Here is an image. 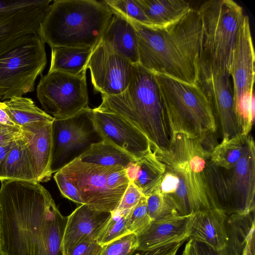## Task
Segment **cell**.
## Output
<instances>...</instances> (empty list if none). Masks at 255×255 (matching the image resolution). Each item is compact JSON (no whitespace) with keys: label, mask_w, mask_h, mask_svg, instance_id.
<instances>
[{"label":"cell","mask_w":255,"mask_h":255,"mask_svg":"<svg viewBox=\"0 0 255 255\" xmlns=\"http://www.w3.org/2000/svg\"><path fill=\"white\" fill-rule=\"evenodd\" d=\"M130 213L125 215L116 211L112 212V217L99 234L97 239V242L102 246H105L131 234L127 225Z\"/></svg>","instance_id":"31"},{"label":"cell","mask_w":255,"mask_h":255,"mask_svg":"<svg viewBox=\"0 0 255 255\" xmlns=\"http://www.w3.org/2000/svg\"><path fill=\"white\" fill-rule=\"evenodd\" d=\"M185 242L183 241L178 243L169 244L152 250L139 251L134 255H165L177 246H181Z\"/></svg>","instance_id":"40"},{"label":"cell","mask_w":255,"mask_h":255,"mask_svg":"<svg viewBox=\"0 0 255 255\" xmlns=\"http://www.w3.org/2000/svg\"><path fill=\"white\" fill-rule=\"evenodd\" d=\"M51 0H0V54L23 37L38 34Z\"/></svg>","instance_id":"13"},{"label":"cell","mask_w":255,"mask_h":255,"mask_svg":"<svg viewBox=\"0 0 255 255\" xmlns=\"http://www.w3.org/2000/svg\"><path fill=\"white\" fill-rule=\"evenodd\" d=\"M128 21L137 32L139 64L155 74L196 84L202 35L197 10L191 8L178 21L162 27Z\"/></svg>","instance_id":"2"},{"label":"cell","mask_w":255,"mask_h":255,"mask_svg":"<svg viewBox=\"0 0 255 255\" xmlns=\"http://www.w3.org/2000/svg\"><path fill=\"white\" fill-rule=\"evenodd\" d=\"M227 218V214L216 208L196 213L189 238L216 251L225 249L228 242Z\"/></svg>","instance_id":"21"},{"label":"cell","mask_w":255,"mask_h":255,"mask_svg":"<svg viewBox=\"0 0 255 255\" xmlns=\"http://www.w3.org/2000/svg\"><path fill=\"white\" fill-rule=\"evenodd\" d=\"M137 248V236L134 234H130L105 246L101 255H121L135 252Z\"/></svg>","instance_id":"34"},{"label":"cell","mask_w":255,"mask_h":255,"mask_svg":"<svg viewBox=\"0 0 255 255\" xmlns=\"http://www.w3.org/2000/svg\"><path fill=\"white\" fill-rule=\"evenodd\" d=\"M153 27H162L173 23L192 8L184 0H136Z\"/></svg>","instance_id":"25"},{"label":"cell","mask_w":255,"mask_h":255,"mask_svg":"<svg viewBox=\"0 0 255 255\" xmlns=\"http://www.w3.org/2000/svg\"><path fill=\"white\" fill-rule=\"evenodd\" d=\"M0 255H64L67 217L40 183L1 181Z\"/></svg>","instance_id":"1"},{"label":"cell","mask_w":255,"mask_h":255,"mask_svg":"<svg viewBox=\"0 0 255 255\" xmlns=\"http://www.w3.org/2000/svg\"><path fill=\"white\" fill-rule=\"evenodd\" d=\"M197 10L202 24L199 61L212 70L229 73L233 47L244 16L243 8L232 0H211Z\"/></svg>","instance_id":"8"},{"label":"cell","mask_w":255,"mask_h":255,"mask_svg":"<svg viewBox=\"0 0 255 255\" xmlns=\"http://www.w3.org/2000/svg\"><path fill=\"white\" fill-rule=\"evenodd\" d=\"M95 46L52 47L48 72L59 71L72 75L86 73Z\"/></svg>","instance_id":"26"},{"label":"cell","mask_w":255,"mask_h":255,"mask_svg":"<svg viewBox=\"0 0 255 255\" xmlns=\"http://www.w3.org/2000/svg\"><path fill=\"white\" fill-rule=\"evenodd\" d=\"M86 74L53 71L41 76L36 93L44 111L54 119L60 120L71 117L88 108Z\"/></svg>","instance_id":"12"},{"label":"cell","mask_w":255,"mask_h":255,"mask_svg":"<svg viewBox=\"0 0 255 255\" xmlns=\"http://www.w3.org/2000/svg\"><path fill=\"white\" fill-rule=\"evenodd\" d=\"M52 136V174L80 157L93 144L104 140L94 123L93 109L89 107L67 119H54Z\"/></svg>","instance_id":"11"},{"label":"cell","mask_w":255,"mask_h":255,"mask_svg":"<svg viewBox=\"0 0 255 255\" xmlns=\"http://www.w3.org/2000/svg\"><path fill=\"white\" fill-rule=\"evenodd\" d=\"M60 171L75 187L84 204L101 211L116 210L129 183L122 166L96 165L78 158Z\"/></svg>","instance_id":"9"},{"label":"cell","mask_w":255,"mask_h":255,"mask_svg":"<svg viewBox=\"0 0 255 255\" xmlns=\"http://www.w3.org/2000/svg\"><path fill=\"white\" fill-rule=\"evenodd\" d=\"M100 43L107 51L124 57L133 64H138L137 32L127 19L113 14Z\"/></svg>","instance_id":"22"},{"label":"cell","mask_w":255,"mask_h":255,"mask_svg":"<svg viewBox=\"0 0 255 255\" xmlns=\"http://www.w3.org/2000/svg\"><path fill=\"white\" fill-rule=\"evenodd\" d=\"M45 42L37 33L27 35L0 54V100L32 92L47 64Z\"/></svg>","instance_id":"10"},{"label":"cell","mask_w":255,"mask_h":255,"mask_svg":"<svg viewBox=\"0 0 255 255\" xmlns=\"http://www.w3.org/2000/svg\"><path fill=\"white\" fill-rule=\"evenodd\" d=\"M23 135L21 128L12 127L0 124V144L17 140Z\"/></svg>","instance_id":"38"},{"label":"cell","mask_w":255,"mask_h":255,"mask_svg":"<svg viewBox=\"0 0 255 255\" xmlns=\"http://www.w3.org/2000/svg\"><path fill=\"white\" fill-rule=\"evenodd\" d=\"M151 222L147 209L146 197L142 196L129 214L128 228L131 234L138 236L148 228Z\"/></svg>","instance_id":"33"},{"label":"cell","mask_w":255,"mask_h":255,"mask_svg":"<svg viewBox=\"0 0 255 255\" xmlns=\"http://www.w3.org/2000/svg\"><path fill=\"white\" fill-rule=\"evenodd\" d=\"M15 140L8 141L0 144V166L1 162L6 156L7 153L10 149L13 143Z\"/></svg>","instance_id":"43"},{"label":"cell","mask_w":255,"mask_h":255,"mask_svg":"<svg viewBox=\"0 0 255 255\" xmlns=\"http://www.w3.org/2000/svg\"><path fill=\"white\" fill-rule=\"evenodd\" d=\"M255 56L249 18L244 15L237 34L229 70L233 84L234 102L253 93Z\"/></svg>","instance_id":"17"},{"label":"cell","mask_w":255,"mask_h":255,"mask_svg":"<svg viewBox=\"0 0 255 255\" xmlns=\"http://www.w3.org/2000/svg\"><path fill=\"white\" fill-rule=\"evenodd\" d=\"M78 159L84 162L102 166H121L127 169L136 159L106 140L93 144Z\"/></svg>","instance_id":"27"},{"label":"cell","mask_w":255,"mask_h":255,"mask_svg":"<svg viewBox=\"0 0 255 255\" xmlns=\"http://www.w3.org/2000/svg\"><path fill=\"white\" fill-rule=\"evenodd\" d=\"M248 138V135L238 134L230 138H222L212 150L210 160L220 167L232 168L245 153Z\"/></svg>","instance_id":"29"},{"label":"cell","mask_w":255,"mask_h":255,"mask_svg":"<svg viewBox=\"0 0 255 255\" xmlns=\"http://www.w3.org/2000/svg\"><path fill=\"white\" fill-rule=\"evenodd\" d=\"M93 113L95 125L104 140L136 160L152 150L146 135L123 117L98 108L93 109Z\"/></svg>","instance_id":"16"},{"label":"cell","mask_w":255,"mask_h":255,"mask_svg":"<svg viewBox=\"0 0 255 255\" xmlns=\"http://www.w3.org/2000/svg\"><path fill=\"white\" fill-rule=\"evenodd\" d=\"M126 169L129 182L146 197L159 187L165 166L151 150Z\"/></svg>","instance_id":"24"},{"label":"cell","mask_w":255,"mask_h":255,"mask_svg":"<svg viewBox=\"0 0 255 255\" xmlns=\"http://www.w3.org/2000/svg\"><path fill=\"white\" fill-rule=\"evenodd\" d=\"M4 110L11 120L19 127L39 122H53L54 118L36 106L28 98L14 97L5 100Z\"/></svg>","instance_id":"28"},{"label":"cell","mask_w":255,"mask_h":255,"mask_svg":"<svg viewBox=\"0 0 255 255\" xmlns=\"http://www.w3.org/2000/svg\"><path fill=\"white\" fill-rule=\"evenodd\" d=\"M180 246H177L175 248H174L173 250L171 251L170 252H169L168 254H167L165 255H176L177 251L178 250Z\"/></svg>","instance_id":"45"},{"label":"cell","mask_w":255,"mask_h":255,"mask_svg":"<svg viewBox=\"0 0 255 255\" xmlns=\"http://www.w3.org/2000/svg\"><path fill=\"white\" fill-rule=\"evenodd\" d=\"M113 15L103 1L55 0L38 34L51 48L96 46Z\"/></svg>","instance_id":"5"},{"label":"cell","mask_w":255,"mask_h":255,"mask_svg":"<svg viewBox=\"0 0 255 255\" xmlns=\"http://www.w3.org/2000/svg\"><path fill=\"white\" fill-rule=\"evenodd\" d=\"M171 134L203 139L218 129L210 103L197 84L155 74Z\"/></svg>","instance_id":"6"},{"label":"cell","mask_w":255,"mask_h":255,"mask_svg":"<svg viewBox=\"0 0 255 255\" xmlns=\"http://www.w3.org/2000/svg\"><path fill=\"white\" fill-rule=\"evenodd\" d=\"M242 255H255V231L250 234Z\"/></svg>","instance_id":"42"},{"label":"cell","mask_w":255,"mask_h":255,"mask_svg":"<svg viewBox=\"0 0 255 255\" xmlns=\"http://www.w3.org/2000/svg\"><path fill=\"white\" fill-rule=\"evenodd\" d=\"M54 179L63 196L76 204H84L77 190L64 173L60 170L55 172Z\"/></svg>","instance_id":"36"},{"label":"cell","mask_w":255,"mask_h":255,"mask_svg":"<svg viewBox=\"0 0 255 255\" xmlns=\"http://www.w3.org/2000/svg\"><path fill=\"white\" fill-rule=\"evenodd\" d=\"M52 122H35L21 127L23 134L28 140L36 182L38 183L48 181L52 174L51 170Z\"/></svg>","instance_id":"20"},{"label":"cell","mask_w":255,"mask_h":255,"mask_svg":"<svg viewBox=\"0 0 255 255\" xmlns=\"http://www.w3.org/2000/svg\"><path fill=\"white\" fill-rule=\"evenodd\" d=\"M7 180L36 182L28 140L24 134L14 141L0 166V181Z\"/></svg>","instance_id":"23"},{"label":"cell","mask_w":255,"mask_h":255,"mask_svg":"<svg viewBox=\"0 0 255 255\" xmlns=\"http://www.w3.org/2000/svg\"><path fill=\"white\" fill-rule=\"evenodd\" d=\"M102 1L113 14L121 16L128 20L153 27L136 0H105Z\"/></svg>","instance_id":"30"},{"label":"cell","mask_w":255,"mask_h":255,"mask_svg":"<svg viewBox=\"0 0 255 255\" xmlns=\"http://www.w3.org/2000/svg\"><path fill=\"white\" fill-rule=\"evenodd\" d=\"M133 65L124 57L107 51L99 42L88 65L95 91L106 96L122 93L129 84Z\"/></svg>","instance_id":"15"},{"label":"cell","mask_w":255,"mask_h":255,"mask_svg":"<svg viewBox=\"0 0 255 255\" xmlns=\"http://www.w3.org/2000/svg\"><path fill=\"white\" fill-rule=\"evenodd\" d=\"M205 174L214 207L227 215L255 211V145L249 134L246 151L230 169L217 166L210 159Z\"/></svg>","instance_id":"7"},{"label":"cell","mask_w":255,"mask_h":255,"mask_svg":"<svg viewBox=\"0 0 255 255\" xmlns=\"http://www.w3.org/2000/svg\"><path fill=\"white\" fill-rule=\"evenodd\" d=\"M112 215V212L101 211L85 204L76 208L67 217L63 240L64 255L88 238L97 240Z\"/></svg>","instance_id":"18"},{"label":"cell","mask_w":255,"mask_h":255,"mask_svg":"<svg viewBox=\"0 0 255 255\" xmlns=\"http://www.w3.org/2000/svg\"><path fill=\"white\" fill-rule=\"evenodd\" d=\"M182 255H198L194 240L189 239L185 247Z\"/></svg>","instance_id":"44"},{"label":"cell","mask_w":255,"mask_h":255,"mask_svg":"<svg viewBox=\"0 0 255 255\" xmlns=\"http://www.w3.org/2000/svg\"><path fill=\"white\" fill-rule=\"evenodd\" d=\"M102 98L97 108L116 114L136 127L146 135L152 150L169 146L171 132L155 73L134 64L126 90Z\"/></svg>","instance_id":"4"},{"label":"cell","mask_w":255,"mask_h":255,"mask_svg":"<svg viewBox=\"0 0 255 255\" xmlns=\"http://www.w3.org/2000/svg\"><path fill=\"white\" fill-rule=\"evenodd\" d=\"M194 241L198 255H231L226 248L216 251L204 243Z\"/></svg>","instance_id":"39"},{"label":"cell","mask_w":255,"mask_h":255,"mask_svg":"<svg viewBox=\"0 0 255 255\" xmlns=\"http://www.w3.org/2000/svg\"><path fill=\"white\" fill-rule=\"evenodd\" d=\"M146 199L148 213L152 221L179 216L174 205L158 188L146 196Z\"/></svg>","instance_id":"32"},{"label":"cell","mask_w":255,"mask_h":255,"mask_svg":"<svg viewBox=\"0 0 255 255\" xmlns=\"http://www.w3.org/2000/svg\"><path fill=\"white\" fill-rule=\"evenodd\" d=\"M105 246H102L97 241L88 238L75 246L66 255H101Z\"/></svg>","instance_id":"37"},{"label":"cell","mask_w":255,"mask_h":255,"mask_svg":"<svg viewBox=\"0 0 255 255\" xmlns=\"http://www.w3.org/2000/svg\"><path fill=\"white\" fill-rule=\"evenodd\" d=\"M152 151L165 166L158 189L174 205L179 216L215 208L205 174L212 150L202 139L172 133L168 147Z\"/></svg>","instance_id":"3"},{"label":"cell","mask_w":255,"mask_h":255,"mask_svg":"<svg viewBox=\"0 0 255 255\" xmlns=\"http://www.w3.org/2000/svg\"><path fill=\"white\" fill-rule=\"evenodd\" d=\"M134 252H130L128 253H125L124 254L121 255H133Z\"/></svg>","instance_id":"46"},{"label":"cell","mask_w":255,"mask_h":255,"mask_svg":"<svg viewBox=\"0 0 255 255\" xmlns=\"http://www.w3.org/2000/svg\"><path fill=\"white\" fill-rule=\"evenodd\" d=\"M230 77L228 72L212 70L199 61L196 84L210 103L222 138H230L240 134Z\"/></svg>","instance_id":"14"},{"label":"cell","mask_w":255,"mask_h":255,"mask_svg":"<svg viewBox=\"0 0 255 255\" xmlns=\"http://www.w3.org/2000/svg\"><path fill=\"white\" fill-rule=\"evenodd\" d=\"M193 215L174 216L152 221L148 228L137 236L136 251H150L186 241L190 236Z\"/></svg>","instance_id":"19"},{"label":"cell","mask_w":255,"mask_h":255,"mask_svg":"<svg viewBox=\"0 0 255 255\" xmlns=\"http://www.w3.org/2000/svg\"><path fill=\"white\" fill-rule=\"evenodd\" d=\"M142 196L144 195L133 183L129 182L118 207L115 211L125 215L129 214Z\"/></svg>","instance_id":"35"},{"label":"cell","mask_w":255,"mask_h":255,"mask_svg":"<svg viewBox=\"0 0 255 255\" xmlns=\"http://www.w3.org/2000/svg\"><path fill=\"white\" fill-rule=\"evenodd\" d=\"M0 124L14 128H21L15 125L4 110V104L0 102Z\"/></svg>","instance_id":"41"}]
</instances>
